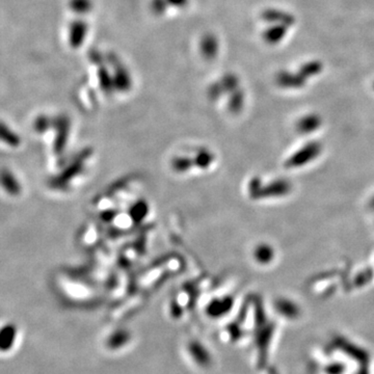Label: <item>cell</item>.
<instances>
[{
	"label": "cell",
	"mask_w": 374,
	"mask_h": 374,
	"mask_svg": "<svg viewBox=\"0 0 374 374\" xmlns=\"http://www.w3.org/2000/svg\"><path fill=\"white\" fill-rule=\"evenodd\" d=\"M321 147L318 142L307 143L290 157L287 164L289 168H299L305 165L314 160L319 155Z\"/></svg>",
	"instance_id": "1"
},
{
	"label": "cell",
	"mask_w": 374,
	"mask_h": 374,
	"mask_svg": "<svg viewBox=\"0 0 374 374\" xmlns=\"http://www.w3.org/2000/svg\"><path fill=\"white\" fill-rule=\"evenodd\" d=\"M274 250L268 244H260L255 248L254 257L255 259L260 262L262 264L269 263V262L274 259Z\"/></svg>",
	"instance_id": "2"
},
{
	"label": "cell",
	"mask_w": 374,
	"mask_h": 374,
	"mask_svg": "<svg viewBox=\"0 0 374 374\" xmlns=\"http://www.w3.org/2000/svg\"><path fill=\"white\" fill-rule=\"evenodd\" d=\"M319 121L317 118L315 117H308L303 119L301 122L298 123L297 127L298 130L303 132L304 134H307V132H312L314 130H316L319 127Z\"/></svg>",
	"instance_id": "3"
}]
</instances>
